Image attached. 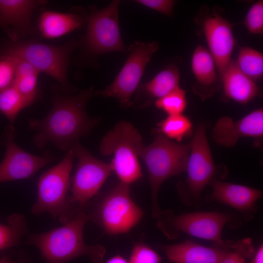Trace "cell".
Listing matches in <instances>:
<instances>
[{
    "label": "cell",
    "mask_w": 263,
    "mask_h": 263,
    "mask_svg": "<svg viewBox=\"0 0 263 263\" xmlns=\"http://www.w3.org/2000/svg\"><path fill=\"white\" fill-rule=\"evenodd\" d=\"M52 107L41 120L32 119L30 126L37 132L34 141L38 148L48 143L63 150H69L78 139L87 135L96 125L97 119L91 118L86 111L88 100L93 95V86L75 95H64L53 86Z\"/></svg>",
    "instance_id": "cell-1"
},
{
    "label": "cell",
    "mask_w": 263,
    "mask_h": 263,
    "mask_svg": "<svg viewBox=\"0 0 263 263\" xmlns=\"http://www.w3.org/2000/svg\"><path fill=\"white\" fill-rule=\"evenodd\" d=\"M89 220V214L81 211L60 227L30 235L26 243L38 247L46 263H68L82 256H87L93 263H101L105 248L88 245L83 240L84 226Z\"/></svg>",
    "instance_id": "cell-2"
},
{
    "label": "cell",
    "mask_w": 263,
    "mask_h": 263,
    "mask_svg": "<svg viewBox=\"0 0 263 263\" xmlns=\"http://www.w3.org/2000/svg\"><path fill=\"white\" fill-rule=\"evenodd\" d=\"M78 45L75 41L55 45L33 38L6 40L0 44V56L7 55L26 61L39 73L56 79L63 92H69L75 88L68 82L67 70L71 54Z\"/></svg>",
    "instance_id": "cell-3"
},
{
    "label": "cell",
    "mask_w": 263,
    "mask_h": 263,
    "mask_svg": "<svg viewBox=\"0 0 263 263\" xmlns=\"http://www.w3.org/2000/svg\"><path fill=\"white\" fill-rule=\"evenodd\" d=\"M190 149V142H175L161 133L156 135L151 144L140 148L139 157L144 162L149 173L154 218H159L162 213L158 201L162 184L169 177L186 171Z\"/></svg>",
    "instance_id": "cell-4"
},
{
    "label": "cell",
    "mask_w": 263,
    "mask_h": 263,
    "mask_svg": "<svg viewBox=\"0 0 263 263\" xmlns=\"http://www.w3.org/2000/svg\"><path fill=\"white\" fill-rule=\"evenodd\" d=\"M75 155L68 150L57 164L44 172L38 184V198L31 208L33 214L49 213L54 219L64 224L71 220V208L67 193Z\"/></svg>",
    "instance_id": "cell-5"
},
{
    "label": "cell",
    "mask_w": 263,
    "mask_h": 263,
    "mask_svg": "<svg viewBox=\"0 0 263 263\" xmlns=\"http://www.w3.org/2000/svg\"><path fill=\"white\" fill-rule=\"evenodd\" d=\"M143 145L138 131L126 121L117 123L102 138L100 151L113 156L111 163L120 182L129 185L142 177L138 152Z\"/></svg>",
    "instance_id": "cell-6"
},
{
    "label": "cell",
    "mask_w": 263,
    "mask_h": 263,
    "mask_svg": "<svg viewBox=\"0 0 263 263\" xmlns=\"http://www.w3.org/2000/svg\"><path fill=\"white\" fill-rule=\"evenodd\" d=\"M159 48V43L155 40L148 42L134 41L130 46L126 61L113 82L94 94L114 97L122 107L131 106L132 105V97L139 86L145 68Z\"/></svg>",
    "instance_id": "cell-7"
},
{
    "label": "cell",
    "mask_w": 263,
    "mask_h": 263,
    "mask_svg": "<svg viewBox=\"0 0 263 263\" xmlns=\"http://www.w3.org/2000/svg\"><path fill=\"white\" fill-rule=\"evenodd\" d=\"M120 1H112L101 9L91 6L87 14L84 46L89 53L100 55L127 51L122 40L118 20Z\"/></svg>",
    "instance_id": "cell-8"
},
{
    "label": "cell",
    "mask_w": 263,
    "mask_h": 263,
    "mask_svg": "<svg viewBox=\"0 0 263 263\" xmlns=\"http://www.w3.org/2000/svg\"><path fill=\"white\" fill-rule=\"evenodd\" d=\"M143 215L130 196L128 185L120 182L103 199L94 211V220L110 235L126 233Z\"/></svg>",
    "instance_id": "cell-9"
},
{
    "label": "cell",
    "mask_w": 263,
    "mask_h": 263,
    "mask_svg": "<svg viewBox=\"0 0 263 263\" xmlns=\"http://www.w3.org/2000/svg\"><path fill=\"white\" fill-rule=\"evenodd\" d=\"M78 163L71 180L70 204L83 207L98 192L113 171L111 163H106L94 157L77 141L70 149Z\"/></svg>",
    "instance_id": "cell-10"
},
{
    "label": "cell",
    "mask_w": 263,
    "mask_h": 263,
    "mask_svg": "<svg viewBox=\"0 0 263 263\" xmlns=\"http://www.w3.org/2000/svg\"><path fill=\"white\" fill-rule=\"evenodd\" d=\"M231 219L229 214L216 212H194L171 215L168 220L159 221V227L170 238L182 232L192 236L229 246L222 239L225 225Z\"/></svg>",
    "instance_id": "cell-11"
},
{
    "label": "cell",
    "mask_w": 263,
    "mask_h": 263,
    "mask_svg": "<svg viewBox=\"0 0 263 263\" xmlns=\"http://www.w3.org/2000/svg\"><path fill=\"white\" fill-rule=\"evenodd\" d=\"M186 170V202L198 204L201 193L213 179L216 166L207 140L206 127L199 124L190 142Z\"/></svg>",
    "instance_id": "cell-12"
},
{
    "label": "cell",
    "mask_w": 263,
    "mask_h": 263,
    "mask_svg": "<svg viewBox=\"0 0 263 263\" xmlns=\"http://www.w3.org/2000/svg\"><path fill=\"white\" fill-rule=\"evenodd\" d=\"M195 21L203 31L221 80L235 45L232 25L219 13L210 12L207 6L202 7Z\"/></svg>",
    "instance_id": "cell-13"
},
{
    "label": "cell",
    "mask_w": 263,
    "mask_h": 263,
    "mask_svg": "<svg viewBox=\"0 0 263 263\" xmlns=\"http://www.w3.org/2000/svg\"><path fill=\"white\" fill-rule=\"evenodd\" d=\"M14 132L11 125L4 136L6 151L0 164V183L29 178L53 160L48 155L37 156L21 149L14 142Z\"/></svg>",
    "instance_id": "cell-14"
},
{
    "label": "cell",
    "mask_w": 263,
    "mask_h": 263,
    "mask_svg": "<svg viewBox=\"0 0 263 263\" xmlns=\"http://www.w3.org/2000/svg\"><path fill=\"white\" fill-rule=\"evenodd\" d=\"M47 3L44 0H0V28L12 41L37 36L32 15L38 7Z\"/></svg>",
    "instance_id": "cell-15"
},
{
    "label": "cell",
    "mask_w": 263,
    "mask_h": 263,
    "mask_svg": "<svg viewBox=\"0 0 263 263\" xmlns=\"http://www.w3.org/2000/svg\"><path fill=\"white\" fill-rule=\"evenodd\" d=\"M263 134V110L261 108L237 121L223 116L217 121L212 131L214 141L225 147L234 146L241 137H259Z\"/></svg>",
    "instance_id": "cell-16"
},
{
    "label": "cell",
    "mask_w": 263,
    "mask_h": 263,
    "mask_svg": "<svg viewBox=\"0 0 263 263\" xmlns=\"http://www.w3.org/2000/svg\"><path fill=\"white\" fill-rule=\"evenodd\" d=\"M191 67L196 80L193 91L202 98L212 95L221 86L214 60L204 46L199 45L194 50Z\"/></svg>",
    "instance_id": "cell-17"
},
{
    "label": "cell",
    "mask_w": 263,
    "mask_h": 263,
    "mask_svg": "<svg viewBox=\"0 0 263 263\" xmlns=\"http://www.w3.org/2000/svg\"><path fill=\"white\" fill-rule=\"evenodd\" d=\"M87 14L81 7H74L67 13L44 11L39 21L38 33L44 38L54 39L81 28L86 23Z\"/></svg>",
    "instance_id": "cell-18"
},
{
    "label": "cell",
    "mask_w": 263,
    "mask_h": 263,
    "mask_svg": "<svg viewBox=\"0 0 263 263\" xmlns=\"http://www.w3.org/2000/svg\"><path fill=\"white\" fill-rule=\"evenodd\" d=\"M159 247L174 263H221L229 252L227 250L205 246L190 241L159 245Z\"/></svg>",
    "instance_id": "cell-19"
},
{
    "label": "cell",
    "mask_w": 263,
    "mask_h": 263,
    "mask_svg": "<svg viewBox=\"0 0 263 263\" xmlns=\"http://www.w3.org/2000/svg\"><path fill=\"white\" fill-rule=\"evenodd\" d=\"M209 183L213 189L210 196L211 201L227 205L239 210L246 211L253 208L262 196L261 190L247 186L214 179Z\"/></svg>",
    "instance_id": "cell-20"
},
{
    "label": "cell",
    "mask_w": 263,
    "mask_h": 263,
    "mask_svg": "<svg viewBox=\"0 0 263 263\" xmlns=\"http://www.w3.org/2000/svg\"><path fill=\"white\" fill-rule=\"evenodd\" d=\"M180 77L179 69L176 65L168 66L151 80L139 86L132 104L139 108L148 106L154 99L156 100L179 87Z\"/></svg>",
    "instance_id": "cell-21"
},
{
    "label": "cell",
    "mask_w": 263,
    "mask_h": 263,
    "mask_svg": "<svg viewBox=\"0 0 263 263\" xmlns=\"http://www.w3.org/2000/svg\"><path fill=\"white\" fill-rule=\"evenodd\" d=\"M225 96L240 104H246L259 94L256 82L245 75L231 59L221 78Z\"/></svg>",
    "instance_id": "cell-22"
},
{
    "label": "cell",
    "mask_w": 263,
    "mask_h": 263,
    "mask_svg": "<svg viewBox=\"0 0 263 263\" xmlns=\"http://www.w3.org/2000/svg\"><path fill=\"white\" fill-rule=\"evenodd\" d=\"M27 231L25 217L15 213L6 219V224L0 223V251L18 245Z\"/></svg>",
    "instance_id": "cell-23"
},
{
    "label": "cell",
    "mask_w": 263,
    "mask_h": 263,
    "mask_svg": "<svg viewBox=\"0 0 263 263\" xmlns=\"http://www.w3.org/2000/svg\"><path fill=\"white\" fill-rule=\"evenodd\" d=\"M236 63L239 69L254 81L261 79L263 75V54L249 47H240Z\"/></svg>",
    "instance_id": "cell-24"
},
{
    "label": "cell",
    "mask_w": 263,
    "mask_h": 263,
    "mask_svg": "<svg viewBox=\"0 0 263 263\" xmlns=\"http://www.w3.org/2000/svg\"><path fill=\"white\" fill-rule=\"evenodd\" d=\"M28 107L23 98L12 85L0 91V112L13 125L19 112Z\"/></svg>",
    "instance_id": "cell-25"
},
{
    "label": "cell",
    "mask_w": 263,
    "mask_h": 263,
    "mask_svg": "<svg viewBox=\"0 0 263 263\" xmlns=\"http://www.w3.org/2000/svg\"><path fill=\"white\" fill-rule=\"evenodd\" d=\"M191 129V121L183 114L168 115L160 124L162 134L177 142L181 141Z\"/></svg>",
    "instance_id": "cell-26"
},
{
    "label": "cell",
    "mask_w": 263,
    "mask_h": 263,
    "mask_svg": "<svg viewBox=\"0 0 263 263\" xmlns=\"http://www.w3.org/2000/svg\"><path fill=\"white\" fill-rule=\"evenodd\" d=\"M155 106L168 115L182 114L187 106L186 92L179 87L155 100Z\"/></svg>",
    "instance_id": "cell-27"
},
{
    "label": "cell",
    "mask_w": 263,
    "mask_h": 263,
    "mask_svg": "<svg viewBox=\"0 0 263 263\" xmlns=\"http://www.w3.org/2000/svg\"><path fill=\"white\" fill-rule=\"evenodd\" d=\"M38 74L27 75L14 79L13 85L23 98L28 106L37 99Z\"/></svg>",
    "instance_id": "cell-28"
},
{
    "label": "cell",
    "mask_w": 263,
    "mask_h": 263,
    "mask_svg": "<svg viewBox=\"0 0 263 263\" xmlns=\"http://www.w3.org/2000/svg\"><path fill=\"white\" fill-rule=\"evenodd\" d=\"M242 24L250 34H263V0H258L251 6Z\"/></svg>",
    "instance_id": "cell-29"
},
{
    "label": "cell",
    "mask_w": 263,
    "mask_h": 263,
    "mask_svg": "<svg viewBox=\"0 0 263 263\" xmlns=\"http://www.w3.org/2000/svg\"><path fill=\"white\" fill-rule=\"evenodd\" d=\"M162 257L144 243L136 244L132 251L129 263H160Z\"/></svg>",
    "instance_id": "cell-30"
},
{
    "label": "cell",
    "mask_w": 263,
    "mask_h": 263,
    "mask_svg": "<svg viewBox=\"0 0 263 263\" xmlns=\"http://www.w3.org/2000/svg\"><path fill=\"white\" fill-rule=\"evenodd\" d=\"M15 58L10 56H0V91L13 85L15 77Z\"/></svg>",
    "instance_id": "cell-31"
},
{
    "label": "cell",
    "mask_w": 263,
    "mask_h": 263,
    "mask_svg": "<svg viewBox=\"0 0 263 263\" xmlns=\"http://www.w3.org/2000/svg\"><path fill=\"white\" fill-rule=\"evenodd\" d=\"M138 3L168 17H171L176 1L173 0H136Z\"/></svg>",
    "instance_id": "cell-32"
},
{
    "label": "cell",
    "mask_w": 263,
    "mask_h": 263,
    "mask_svg": "<svg viewBox=\"0 0 263 263\" xmlns=\"http://www.w3.org/2000/svg\"><path fill=\"white\" fill-rule=\"evenodd\" d=\"M13 57L15 58L16 62L15 78L39 73L33 66L26 61L15 57Z\"/></svg>",
    "instance_id": "cell-33"
},
{
    "label": "cell",
    "mask_w": 263,
    "mask_h": 263,
    "mask_svg": "<svg viewBox=\"0 0 263 263\" xmlns=\"http://www.w3.org/2000/svg\"><path fill=\"white\" fill-rule=\"evenodd\" d=\"M245 261L244 257L237 251L229 252L221 263H242Z\"/></svg>",
    "instance_id": "cell-34"
},
{
    "label": "cell",
    "mask_w": 263,
    "mask_h": 263,
    "mask_svg": "<svg viewBox=\"0 0 263 263\" xmlns=\"http://www.w3.org/2000/svg\"><path fill=\"white\" fill-rule=\"evenodd\" d=\"M252 263H263V246L262 244L257 251Z\"/></svg>",
    "instance_id": "cell-35"
},
{
    "label": "cell",
    "mask_w": 263,
    "mask_h": 263,
    "mask_svg": "<svg viewBox=\"0 0 263 263\" xmlns=\"http://www.w3.org/2000/svg\"><path fill=\"white\" fill-rule=\"evenodd\" d=\"M106 263H129L122 256L117 255L110 258Z\"/></svg>",
    "instance_id": "cell-36"
},
{
    "label": "cell",
    "mask_w": 263,
    "mask_h": 263,
    "mask_svg": "<svg viewBox=\"0 0 263 263\" xmlns=\"http://www.w3.org/2000/svg\"><path fill=\"white\" fill-rule=\"evenodd\" d=\"M12 263H31L29 259L26 257L25 255H20L18 258L15 261H12Z\"/></svg>",
    "instance_id": "cell-37"
},
{
    "label": "cell",
    "mask_w": 263,
    "mask_h": 263,
    "mask_svg": "<svg viewBox=\"0 0 263 263\" xmlns=\"http://www.w3.org/2000/svg\"><path fill=\"white\" fill-rule=\"evenodd\" d=\"M12 260L11 258L6 255L3 254L0 258V263H12Z\"/></svg>",
    "instance_id": "cell-38"
},
{
    "label": "cell",
    "mask_w": 263,
    "mask_h": 263,
    "mask_svg": "<svg viewBox=\"0 0 263 263\" xmlns=\"http://www.w3.org/2000/svg\"><path fill=\"white\" fill-rule=\"evenodd\" d=\"M242 263H245V261L243 262Z\"/></svg>",
    "instance_id": "cell-39"
}]
</instances>
